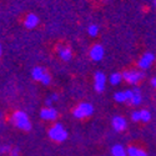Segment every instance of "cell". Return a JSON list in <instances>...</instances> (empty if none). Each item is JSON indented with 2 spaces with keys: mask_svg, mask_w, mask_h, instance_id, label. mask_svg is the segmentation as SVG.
Returning a JSON list of instances; mask_svg holds the SVG:
<instances>
[{
  "mask_svg": "<svg viewBox=\"0 0 156 156\" xmlns=\"http://www.w3.org/2000/svg\"><path fill=\"white\" fill-rule=\"evenodd\" d=\"M37 24H39V18L35 14H29L24 20L25 28H28V29H34Z\"/></svg>",
  "mask_w": 156,
  "mask_h": 156,
  "instance_id": "obj_10",
  "label": "cell"
},
{
  "mask_svg": "<svg viewBox=\"0 0 156 156\" xmlns=\"http://www.w3.org/2000/svg\"><path fill=\"white\" fill-rule=\"evenodd\" d=\"M141 100H142V96H141V93H140V89L139 87H134L133 89L131 99H130V102H131L133 105H140Z\"/></svg>",
  "mask_w": 156,
  "mask_h": 156,
  "instance_id": "obj_12",
  "label": "cell"
},
{
  "mask_svg": "<svg viewBox=\"0 0 156 156\" xmlns=\"http://www.w3.org/2000/svg\"><path fill=\"white\" fill-rule=\"evenodd\" d=\"M51 102H53V99H51V98H48V99H46V101H45L46 106H51Z\"/></svg>",
  "mask_w": 156,
  "mask_h": 156,
  "instance_id": "obj_24",
  "label": "cell"
},
{
  "mask_svg": "<svg viewBox=\"0 0 156 156\" xmlns=\"http://www.w3.org/2000/svg\"><path fill=\"white\" fill-rule=\"evenodd\" d=\"M114 99H115V101H118V102H125V101H127V93L126 91H118V93H115Z\"/></svg>",
  "mask_w": 156,
  "mask_h": 156,
  "instance_id": "obj_16",
  "label": "cell"
},
{
  "mask_svg": "<svg viewBox=\"0 0 156 156\" xmlns=\"http://www.w3.org/2000/svg\"><path fill=\"white\" fill-rule=\"evenodd\" d=\"M131 119L134 121H140L141 120V116H140V111H134L131 114Z\"/></svg>",
  "mask_w": 156,
  "mask_h": 156,
  "instance_id": "obj_21",
  "label": "cell"
},
{
  "mask_svg": "<svg viewBox=\"0 0 156 156\" xmlns=\"http://www.w3.org/2000/svg\"><path fill=\"white\" fill-rule=\"evenodd\" d=\"M40 118L44 119V120H48V121H54L58 118V111L54 108H51V106H46V108L41 109Z\"/></svg>",
  "mask_w": 156,
  "mask_h": 156,
  "instance_id": "obj_7",
  "label": "cell"
},
{
  "mask_svg": "<svg viewBox=\"0 0 156 156\" xmlns=\"http://www.w3.org/2000/svg\"><path fill=\"white\" fill-rule=\"evenodd\" d=\"M111 125H112V127L118 133H121V131H124V130L126 129L127 122H126V120L124 118H121V116H115V118H112Z\"/></svg>",
  "mask_w": 156,
  "mask_h": 156,
  "instance_id": "obj_8",
  "label": "cell"
},
{
  "mask_svg": "<svg viewBox=\"0 0 156 156\" xmlns=\"http://www.w3.org/2000/svg\"><path fill=\"white\" fill-rule=\"evenodd\" d=\"M2 50H3V49H2V45H0V55H2Z\"/></svg>",
  "mask_w": 156,
  "mask_h": 156,
  "instance_id": "obj_27",
  "label": "cell"
},
{
  "mask_svg": "<svg viewBox=\"0 0 156 156\" xmlns=\"http://www.w3.org/2000/svg\"><path fill=\"white\" fill-rule=\"evenodd\" d=\"M140 116H141V120L140 121H144V122H147L151 119V114H150L149 110H141L140 111Z\"/></svg>",
  "mask_w": 156,
  "mask_h": 156,
  "instance_id": "obj_18",
  "label": "cell"
},
{
  "mask_svg": "<svg viewBox=\"0 0 156 156\" xmlns=\"http://www.w3.org/2000/svg\"><path fill=\"white\" fill-rule=\"evenodd\" d=\"M126 152H127V156H147L146 151L141 150L139 147H135V146H130L126 150Z\"/></svg>",
  "mask_w": 156,
  "mask_h": 156,
  "instance_id": "obj_14",
  "label": "cell"
},
{
  "mask_svg": "<svg viewBox=\"0 0 156 156\" xmlns=\"http://www.w3.org/2000/svg\"><path fill=\"white\" fill-rule=\"evenodd\" d=\"M121 80H122V74H120V73H114V74H111V76H110V83H111L112 85L120 84Z\"/></svg>",
  "mask_w": 156,
  "mask_h": 156,
  "instance_id": "obj_17",
  "label": "cell"
},
{
  "mask_svg": "<svg viewBox=\"0 0 156 156\" xmlns=\"http://www.w3.org/2000/svg\"><path fill=\"white\" fill-rule=\"evenodd\" d=\"M155 60V55L152 53H145L144 55H142L139 60V68L141 70H146L151 66V64L154 62Z\"/></svg>",
  "mask_w": 156,
  "mask_h": 156,
  "instance_id": "obj_6",
  "label": "cell"
},
{
  "mask_svg": "<svg viewBox=\"0 0 156 156\" xmlns=\"http://www.w3.org/2000/svg\"><path fill=\"white\" fill-rule=\"evenodd\" d=\"M10 150H11V147L9 146V145H3V146H0V152H10Z\"/></svg>",
  "mask_w": 156,
  "mask_h": 156,
  "instance_id": "obj_22",
  "label": "cell"
},
{
  "mask_svg": "<svg viewBox=\"0 0 156 156\" xmlns=\"http://www.w3.org/2000/svg\"><path fill=\"white\" fill-rule=\"evenodd\" d=\"M155 5H156V0H155Z\"/></svg>",
  "mask_w": 156,
  "mask_h": 156,
  "instance_id": "obj_28",
  "label": "cell"
},
{
  "mask_svg": "<svg viewBox=\"0 0 156 156\" xmlns=\"http://www.w3.org/2000/svg\"><path fill=\"white\" fill-rule=\"evenodd\" d=\"M104 48L101 45H94L90 50V58H91L94 61H100L104 58Z\"/></svg>",
  "mask_w": 156,
  "mask_h": 156,
  "instance_id": "obj_9",
  "label": "cell"
},
{
  "mask_svg": "<svg viewBox=\"0 0 156 156\" xmlns=\"http://www.w3.org/2000/svg\"><path fill=\"white\" fill-rule=\"evenodd\" d=\"M45 74H46L45 69H43L40 66H36L31 70V76L34 77V80H37V81H41V79L44 77Z\"/></svg>",
  "mask_w": 156,
  "mask_h": 156,
  "instance_id": "obj_13",
  "label": "cell"
},
{
  "mask_svg": "<svg viewBox=\"0 0 156 156\" xmlns=\"http://www.w3.org/2000/svg\"><path fill=\"white\" fill-rule=\"evenodd\" d=\"M58 53H59V56L61 58V60H64V61H69L73 56L71 50L66 46H58Z\"/></svg>",
  "mask_w": 156,
  "mask_h": 156,
  "instance_id": "obj_11",
  "label": "cell"
},
{
  "mask_svg": "<svg viewBox=\"0 0 156 156\" xmlns=\"http://www.w3.org/2000/svg\"><path fill=\"white\" fill-rule=\"evenodd\" d=\"M151 85H152L154 87H156V76H154L152 79H151Z\"/></svg>",
  "mask_w": 156,
  "mask_h": 156,
  "instance_id": "obj_25",
  "label": "cell"
},
{
  "mask_svg": "<svg viewBox=\"0 0 156 156\" xmlns=\"http://www.w3.org/2000/svg\"><path fill=\"white\" fill-rule=\"evenodd\" d=\"M49 137L54 141L62 142L68 139V131L65 130V127L61 124H55L49 130Z\"/></svg>",
  "mask_w": 156,
  "mask_h": 156,
  "instance_id": "obj_2",
  "label": "cell"
},
{
  "mask_svg": "<svg viewBox=\"0 0 156 156\" xmlns=\"http://www.w3.org/2000/svg\"><path fill=\"white\" fill-rule=\"evenodd\" d=\"M11 122L14 124L18 129L24 130V131H29L31 129V122L27 112L24 111H15L11 115Z\"/></svg>",
  "mask_w": 156,
  "mask_h": 156,
  "instance_id": "obj_1",
  "label": "cell"
},
{
  "mask_svg": "<svg viewBox=\"0 0 156 156\" xmlns=\"http://www.w3.org/2000/svg\"><path fill=\"white\" fill-rule=\"evenodd\" d=\"M94 112V106L89 102H81L79 104L74 110H73V115L76 119H85L91 116Z\"/></svg>",
  "mask_w": 156,
  "mask_h": 156,
  "instance_id": "obj_3",
  "label": "cell"
},
{
  "mask_svg": "<svg viewBox=\"0 0 156 156\" xmlns=\"http://www.w3.org/2000/svg\"><path fill=\"white\" fill-rule=\"evenodd\" d=\"M105 84H106V76L104 73L98 71L94 75V87L98 93H101L104 89H105Z\"/></svg>",
  "mask_w": 156,
  "mask_h": 156,
  "instance_id": "obj_5",
  "label": "cell"
},
{
  "mask_svg": "<svg viewBox=\"0 0 156 156\" xmlns=\"http://www.w3.org/2000/svg\"><path fill=\"white\" fill-rule=\"evenodd\" d=\"M50 98H51V99H53V101H56V100H58V98H59V96H58V95H56V94H54V95H51V96H50Z\"/></svg>",
  "mask_w": 156,
  "mask_h": 156,
  "instance_id": "obj_26",
  "label": "cell"
},
{
  "mask_svg": "<svg viewBox=\"0 0 156 156\" xmlns=\"http://www.w3.org/2000/svg\"><path fill=\"white\" fill-rule=\"evenodd\" d=\"M87 33H89L90 36H96L99 34V27H98V25H95V24L90 25V27L87 28Z\"/></svg>",
  "mask_w": 156,
  "mask_h": 156,
  "instance_id": "obj_19",
  "label": "cell"
},
{
  "mask_svg": "<svg viewBox=\"0 0 156 156\" xmlns=\"http://www.w3.org/2000/svg\"><path fill=\"white\" fill-rule=\"evenodd\" d=\"M20 154H19V149H11L10 150V156H19Z\"/></svg>",
  "mask_w": 156,
  "mask_h": 156,
  "instance_id": "obj_23",
  "label": "cell"
},
{
  "mask_svg": "<svg viewBox=\"0 0 156 156\" xmlns=\"http://www.w3.org/2000/svg\"><path fill=\"white\" fill-rule=\"evenodd\" d=\"M142 77H144V73L139 71V70H126L122 74V79L126 80L129 84H131V85L137 84Z\"/></svg>",
  "mask_w": 156,
  "mask_h": 156,
  "instance_id": "obj_4",
  "label": "cell"
},
{
  "mask_svg": "<svg viewBox=\"0 0 156 156\" xmlns=\"http://www.w3.org/2000/svg\"><path fill=\"white\" fill-rule=\"evenodd\" d=\"M111 154L112 156H127V152L122 145H114L111 149Z\"/></svg>",
  "mask_w": 156,
  "mask_h": 156,
  "instance_id": "obj_15",
  "label": "cell"
},
{
  "mask_svg": "<svg viewBox=\"0 0 156 156\" xmlns=\"http://www.w3.org/2000/svg\"><path fill=\"white\" fill-rule=\"evenodd\" d=\"M41 83L44 84V85H49L50 83H51V76L46 73L45 75H44V77H43V79H41Z\"/></svg>",
  "mask_w": 156,
  "mask_h": 156,
  "instance_id": "obj_20",
  "label": "cell"
}]
</instances>
